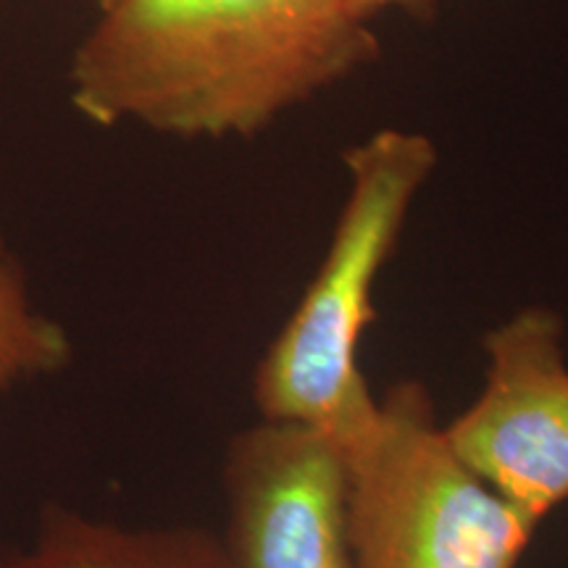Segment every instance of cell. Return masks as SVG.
<instances>
[{
    "mask_svg": "<svg viewBox=\"0 0 568 568\" xmlns=\"http://www.w3.org/2000/svg\"><path fill=\"white\" fill-rule=\"evenodd\" d=\"M69 63V98L98 126L253 138L379 59L351 0H109Z\"/></svg>",
    "mask_w": 568,
    "mask_h": 568,
    "instance_id": "obj_1",
    "label": "cell"
},
{
    "mask_svg": "<svg viewBox=\"0 0 568 568\" xmlns=\"http://www.w3.org/2000/svg\"><path fill=\"white\" fill-rule=\"evenodd\" d=\"M343 161L351 190L329 251L255 366L253 397L266 422L311 426L351 447L379 410L358 366L361 343L376 318L374 284L437 169V145L424 132L393 126L353 145Z\"/></svg>",
    "mask_w": 568,
    "mask_h": 568,
    "instance_id": "obj_2",
    "label": "cell"
},
{
    "mask_svg": "<svg viewBox=\"0 0 568 568\" xmlns=\"http://www.w3.org/2000/svg\"><path fill=\"white\" fill-rule=\"evenodd\" d=\"M343 450L355 568H518L542 524L460 464L422 382H397Z\"/></svg>",
    "mask_w": 568,
    "mask_h": 568,
    "instance_id": "obj_3",
    "label": "cell"
},
{
    "mask_svg": "<svg viewBox=\"0 0 568 568\" xmlns=\"http://www.w3.org/2000/svg\"><path fill=\"white\" fill-rule=\"evenodd\" d=\"M564 318L545 305L487 332L485 387L443 426L474 477L542 521L568 500V364Z\"/></svg>",
    "mask_w": 568,
    "mask_h": 568,
    "instance_id": "obj_4",
    "label": "cell"
},
{
    "mask_svg": "<svg viewBox=\"0 0 568 568\" xmlns=\"http://www.w3.org/2000/svg\"><path fill=\"white\" fill-rule=\"evenodd\" d=\"M232 568H355L347 527V456L322 432L261 422L224 460Z\"/></svg>",
    "mask_w": 568,
    "mask_h": 568,
    "instance_id": "obj_5",
    "label": "cell"
},
{
    "mask_svg": "<svg viewBox=\"0 0 568 568\" xmlns=\"http://www.w3.org/2000/svg\"><path fill=\"white\" fill-rule=\"evenodd\" d=\"M0 568H232L205 529H124L48 506L32 542L0 552Z\"/></svg>",
    "mask_w": 568,
    "mask_h": 568,
    "instance_id": "obj_6",
    "label": "cell"
},
{
    "mask_svg": "<svg viewBox=\"0 0 568 568\" xmlns=\"http://www.w3.org/2000/svg\"><path fill=\"white\" fill-rule=\"evenodd\" d=\"M69 361L67 329L34 305L27 274L0 230V389L61 372Z\"/></svg>",
    "mask_w": 568,
    "mask_h": 568,
    "instance_id": "obj_7",
    "label": "cell"
},
{
    "mask_svg": "<svg viewBox=\"0 0 568 568\" xmlns=\"http://www.w3.org/2000/svg\"><path fill=\"white\" fill-rule=\"evenodd\" d=\"M351 3L364 13L366 19L374 21L385 11H410V13L432 11L435 6L443 3V0H351Z\"/></svg>",
    "mask_w": 568,
    "mask_h": 568,
    "instance_id": "obj_8",
    "label": "cell"
},
{
    "mask_svg": "<svg viewBox=\"0 0 568 568\" xmlns=\"http://www.w3.org/2000/svg\"><path fill=\"white\" fill-rule=\"evenodd\" d=\"M105 3H109V0H98V6H105Z\"/></svg>",
    "mask_w": 568,
    "mask_h": 568,
    "instance_id": "obj_9",
    "label": "cell"
}]
</instances>
